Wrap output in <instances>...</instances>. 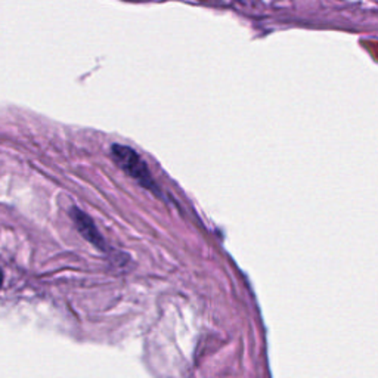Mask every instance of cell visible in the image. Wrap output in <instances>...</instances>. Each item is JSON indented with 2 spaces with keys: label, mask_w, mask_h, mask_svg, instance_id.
Segmentation results:
<instances>
[{
  "label": "cell",
  "mask_w": 378,
  "mask_h": 378,
  "mask_svg": "<svg viewBox=\"0 0 378 378\" xmlns=\"http://www.w3.org/2000/svg\"><path fill=\"white\" fill-rule=\"evenodd\" d=\"M111 156L118 168L122 169L126 175H129L132 179H134L139 185H142L144 188L153 192L158 189L153 176H151L149 173L148 165L134 149L115 144L111 148Z\"/></svg>",
  "instance_id": "obj_1"
},
{
  "label": "cell",
  "mask_w": 378,
  "mask_h": 378,
  "mask_svg": "<svg viewBox=\"0 0 378 378\" xmlns=\"http://www.w3.org/2000/svg\"><path fill=\"white\" fill-rule=\"evenodd\" d=\"M71 218H73L75 226H77L79 232L89 241L90 244H94L99 250H103L105 248V241H103L102 235L99 234V231H98V228L95 226L94 220L90 219L84 213V211H82L79 208H73Z\"/></svg>",
  "instance_id": "obj_2"
},
{
  "label": "cell",
  "mask_w": 378,
  "mask_h": 378,
  "mask_svg": "<svg viewBox=\"0 0 378 378\" xmlns=\"http://www.w3.org/2000/svg\"><path fill=\"white\" fill-rule=\"evenodd\" d=\"M2 282H4V274H2V269H0V286H2Z\"/></svg>",
  "instance_id": "obj_3"
}]
</instances>
